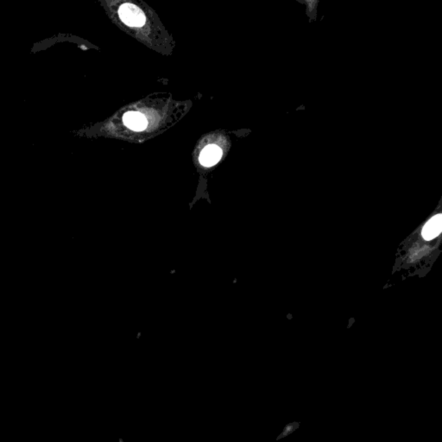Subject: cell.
<instances>
[{"instance_id":"1","label":"cell","mask_w":442,"mask_h":442,"mask_svg":"<svg viewBox=\"0 0 442 442\" xmlns=\"http://www.w3.org/2000/svg\"><path fill=\"white\" fill-rule=\"evenodd\" d=\"M121 20L128 26L141 27L145 23V15L139 7L132 3H124L118 10Z\"/></svg>"},{"instance_id":"2","label":"cell","mask_w":442,"mask_h":442,"mask_svg":"<svg viewBox=\"0 0 442 442\" xmlns=\"http://www.w3.org/2000/svg\"><path fill=\"white\" fill-rule=\"evenodd\" d=\"M222 156V150L217 145H208L200 155V163L203 166L210 167L218 163Z\"/></svg>"},{"instance_id":"3","label":"cell","mask_w":442,"mask_h":442,"mask_svg":"<svg viewBox=\"0 0 442 442\" xmlns=\"http://www.w3.org/2000/svg\"><path fill=\"white\" fill-rule=\"evenodd\" d=\"M124 123L130 130L142 131L147 127L146 117L138 111H129L124 115Z\"/></svg>"},{"instance_id":"4","label":"cell","mask_w":442,"mask_h":442,"mask_svg":"<svg viewBox=\"0 0 442 442\" xmlns=\"http://www.w3.org/2000/svg\"><path fill=\"white\" fill-rule=\"evenodd\" d=\"M442 215H438L430 219L423 229V237L426 240H430L437 237L442 232Z\"/></svg>"}]
</instances>
